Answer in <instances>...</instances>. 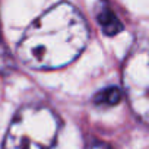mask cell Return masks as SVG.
I'll return each instance as SVG.
<instances>
[{
  "label": "cell",
  "instance_id": "obj_3",
  "mask_svg": "<svg viewBox=\"0 0 149 149\" xmlns=\"http://www.w3.org/2000/svg\"><path fill=\"white\" fill-rule=\"evenodd\" d=\"M98 24H100L102 32L105 35H108V37H114V35H117L118 32L123 31V25L118 21V18L108 9H104V10L100 12Z\"/></svg>",
  "mask_w": 149,
  "mask_h": 149
},
{
  "label": "cell",
  "instance_id": "obj_1",
  "mask_svg": "<svg viewBox=\"0 0 149 149\" xmlns=\"http://www.w3.org/2000/svg\"><path fill=\"white\" fill-rule=\"evenodd\" d=\"M88 41L89 29L82 13L61 2L26 28L18 44V56L32 69H58L78 58Z\"/></svg>",
  "mask_w": 149,
  "mask_h": 149
},
{
  "label": "cell",
  "instance_id": "obj_4",
  "mask_svg": "<svg viewBox=\"0 0 149 149\" xmlns=\"http://www.w3.org/2000/svg\"><path fill=\"white\" fill-rule=\"evenodd\" d=\"M120 100H121V91L117 86H108V88L100 91L94 97V102L97 105H107V107H113V105L118 104Z\"/></svg>",
  "mask_w": 149,
  "mask_h": 149
},
{
  "label": "cell",
  "instance_id": "obj_6",
  "mask_svg": "<svg viewBox=\"0 0 149 149\" xmlns=\"http://www.w3.org/2000/svg\"><path fill=\"white\" fill-rule=\"evenodd\" d=\"M88 149H111V146L104 142H94L88 146Z\"/></svg>",
  "mask_w": 149,
  "mask_h": 149
},
{
  "label": "cell",
  "instance_id": "obj_5",
  "mask_svg": "<svg viewBox=\"0 0 149 149\" xmlns=\"http://www.w3.org/2000/svg\"><path fill=\"white\" fill-rule=\"evenodd\" d=\"M15 67V61L10 57L2 37H0V73H9Z\"/></svg>",
  "mask_w": 149,
  "mask_h": 149
},
{
  "label": "cell",
  "instance_id": "obj_2",
  "mask_svg": "<svg viewBox=\"0 0 149 149\" xmlns=\"http://www.w3.org/2000/svg\"><path fill=\"white\" fill-rule=\"evenodd\" d=\"M58 132L60 120L50 108L26 105L9 124L3 149H51Z\"/></svg>",
  "mask_w": 149,
  "mask_h": 149
}]
</instances>
